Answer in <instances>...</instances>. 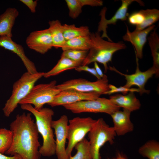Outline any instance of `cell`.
I'll use <instances>...</instances> for the list:
<instances>
[{"instance_id": "f546056e", "label": "cell", "mask_w": 159, "mask_h": 159, "mask_svg": "<svg viewBox=\"0 0 159 159\" xmlns=\"http://www.w3.org/2000/svg\"><path fill=\"white\" fill-rule=\"evenodd\" d=\"M69 9V16L75 19L77 18L82 12L83 7L80 0H66Z\"/></svg>"}, {"instance_id": "9c48e42d", "label": "cell", "mask_w": 159, "mask_h": 159, "mask_svg": "<svg viewBox=\"0 0 159 159\" xmlns=\"http://www.w3.org/2000/svg\"><path fill=\"white\" fill-rule=\"evenodd\" d=\"M109 85L107 77L104 74L101 79L95 82L82 78L73 79L57 85L56 87L60 91L73 90L85 93L95 92L101 95L110 90Z\"/></svg>"}, {"instance_id": "52a82bcc", "label": "cell", "mask_w": 159, "mask_h": 159, "mask_svg": "<svg viewBox=\"0 0 159 159\" xmlns=\"http://www.w3.org/2000/svg\"><path fill=\"white\" fill-rule=\"evenodd\" d=\"M96 120L90 117H76L69 120L66 153L69 157L76 144L82 140L92 129Z\"/></svg>"}, {"instance_id": "e0dca14e", "label": "cell", "mask_w": 159, "mask_h": 159, "mask_svg": "<svg viewBox=\"0 0 159 159\" xmlns=\"http://www.w3.org/2000/svg\"><path fill=\"white\" fill-rule=\"evenodd\" d=\"M131 112L123 109L122 111L119 110L110 115L116 135H123L133 130L134 125L130 119Z\"/></svg>"}, {"instance_id": "30bf717a", "label": "cell", "mask_w": 159, "mask_h": 159, "mask_svg": "<svg viewBox=\"0 0 159 159\" xmlns=\"http://www.w3.org/2000/svg\"><path fill=\"white\" fill-rule=\"evenodd\" d=\"M135 57L136 67L135 72L133 74H127L122 73L117 70L114 67H110V69L125 77L126 80V84L123 86L125 87L129 88L133 85H136L138 87L139 92L140 95L144 93L148 94L150 91L145 89V84L148 80L152 77L154 74H155L157 77H158L159 73L153 66L145 71H141L139 67V59L136 55Z\"/></svg>"}, {"instance_id": "44dd1931", "label": "cell", "mask_w": 159, "mask_h": 159, "mask_svg": "<svg viewBox=\"0 0 159 159\" xmlns=\"http://www.w3.org/2000/svg\"><path fill=\"white\" fill-rule=\"evenodd\" d=\"M91 44L90 34L67 41L61 48L63 51L70 49L88 51L91 47Z\"/></svg>"}, {"instance_id": "ba28073f", "label": "cell", "mask_w": 159, "mask_h": 159, "mask_svg": "<svg viewBox=\"0 0 159 159\" xmlns=\"http://www.w3.org/2000/svg\"><path fill=\"white\" fill-rule=\"evenodd\" d=\"M63 106L74 113H104L110 115L120 110V108L113 103L110 99L100 97L93 100L82 101Z\"/></svg>"}, {"instance_id": "74e56055", "label": "cell", "mask_w": 159, "mask_h": 159, "mask_svg": "<svg viewBox=\"0 0 159 159\" xmlns=\"http://www.w3.org/2000/svg\"><path fill=\"white\" fill-rule=\"evenodd\" d=\"M129 159L127 156L122 153L118 152L116 154V156L111 159Z\"/></svg>"}, {"instance_id": "4fadbf2b", "label": "cell", "mask_w": 159, "mask_h": 159, "mask_svg": "<svg viewBox=\"0 0 159 159\" xmlns=\"http://www.w3.org/2000/svg\"><path fill=\"white\" fill-rule=\"evenodd\" d=\"M26 43L30 49L42 54L47 53L53 47L48 28L32 32L27 37Z\"/></svg>"}, {"instance_id": "e575fe53", "label": "cell", "mask_w": 159, "mask_h": 159, "mask_svg": "<svg viewBox=\"0 0 159 159\" xmlns=\"http://www.w3.org/2000/svg\"><path fill=\"white\" fill-rule=\"evenodd\" d=\"M82 6L85 5H89L92 6H101L103 2L100 0H80Z\"/></svg>"}, {"instance_id": "7a4b0ae2", "label": "cell", "mask_w": 159, "mask_h": 159, "mask_svg": "<svg viewBox=\"0 0 159 159\" xmlns=\"http://www.w3.org/2000/svg\"><path fill=\"white\" fill-rule=\"evenodd\" d=\"M21 108L30 112L35 117L38 132L43 139L42 145L39 149L41 155L48 157L54 155L55 154V141L51 125L54 111L47 107L37 110L28 104L21 105Z\"/></svg>"}, {"instance_id": "d6a6232c", "label": "cell", "mask_w": 159, "mask_h": 159, "mask_svg": "<svg viewBox=\"0 0 159 159\" xmlns=\"http://www.w3.org/2000/svg\"><path fill=\"white\" fill-rule=\"evenodd\" d=\"M74 69L79 72L82 71L88 72L95 76L97 80H100L101 78L97 74L94 68H90L87 65H80L75 67Z\"/></svg>"}, {"instance_id": "603a6c76", "label": "cell", "mask_w": 159, "mask_h": 159, "mask_svg": "<svg viewBox=\"0 0 159 159\" xmlns=\"http://www.w3.org/2000/svg\"><path fill=\"white\" fill-rule=\"evenodd\" d=\"M62 29L66 41L78 37L88 36L90 34L87 26L77 27L74 24H64L62 25Z\"/></svg>"}, {"instance_id": "4316f807", "label": "cell", "mask_w": 159, "mask_h": 159, "mask_svg": "<svg viewBox=\"0 0 159 159\" xmlns=\"http://www.w3.org/2000/svg\"><path fill=\"white\" fill-rule=\"evenodd\" d=\"M74 148L76 154L69 157V159H92L89 140L85 138L77 143Z\"/></svg>"}, {"instance_id": "d6986e66", "label": "cell", "mask_w": 159, "mask_h": 159, "mask_svg": "<svg viewBox=\"0 0 159 159\" xmlns=\"http://www.w3.org/2000/svg\"><path fill=\"white\" fill-rule=\"evenodd\" d=\"M19 12L15 8H9L0 15V37L6 36L12 38V30Z\"/></svg>"}, {"instance_id": "ffe728a7", "label": "cell", "mask_w": 159, "mask_h": 159, "mask_svg": "<svg viewBox=\"0 0 159 159\" xmlns=\"http://www.w3.org/2000/svg\"><path fill=\"white\" fill-rule=\"evenodd\" d=\"M48 23L53 47L56 49L61 48L66 41L63 36L62 25L58 20L49 21Z\"/></svg>"}, {"instance_id": "cb8c5ba5", "label": "cell", "mask_w": 159, "mask_h": 159, "mask_svg": "<svg viewBox=\"0 0 159 159\" xmlns=\"http://www.w3.org/2000/svg\"><path fill=\"white\" fill-rule=\"evenodd\" d=\"M138 152L148 159H159V143L154 140L148 141L139 148Z\"/></svg>"}, {"instance_id": "2e32d148", "label": "cell", "mask_w": 159, "mask_h": 159, "mask_svg": "<svg viewBox=\"0 0 159 159\" xmlns=\"http://www.w3.org/2000/svg\"><path fill=\"white\" fill-rule=\"evenodd\" d=\"M0 47L17 55L22 61L27 72L31 74L38 72L34 63L26 55L23 47L14 42L11 37L6 36H0Z\"/></svg>"}, {"instance_id": "4dcf8cb0", "label": "cell", "mask_w": 159, "mask_h": 159, "mask_svg": "<svg viewBox=\"0 0 159 159\" xmlns=\"http://www.w3.org/2000/svg\"><path fill=\"white\" fill-rule=\"evenodd\" d=\"M129 23L131 24L136 26L141 24L144 20V16L140 10L132 13L127 17Z\"/></svg>"}, {"instance_id": "3957f363", "label": "cell", "mask_w": 159, "mask_h": 159, "mask_svg": "<svg viewBox=\"0 0 159 159\" xmlns=\"http://www.w3.org/2000/svg\"><path fill=\"white\" fill-rule=\"evenodd\" d=\"M91 47L87 56L81 65H87L94 62L102 64L105 72L108 69L107 63L111 61L113 54L118 50L126 48V46L122 42L117 43L106 41L101 37L98 32L90 34Z\"/></svg>"}, {"instance_id": "1f68e13d", "label": "cell", "mask_w": 159, "mask_h": 159, "mask_svg": "<svg viewBox=\"0 0 159 159\" xmlns=\"http://www.w3.org/2000/svg\"><path fill=\"white\" fill-rule=\"evenodd\" d=\"M109 87L110 90L105 92L104 94H108L110 95L112 94L117 92H121L124 95H125L129 92H139L138 88H126L123 86H120V87H117L115 86L109 84Z\"/></svg>"}, {"instance_id": "8992f818", "label": "cell", "mask_w": 159, "mask_h": 159, "mask_svg": "<svg viewBox=\"0 0 159 159\" xmlns=\"http://www.w3.org/2000/svg\"><path fill=\"white\" fill-rule=\"evenodd\" d=\"M56 84L57 81L53 80L48 83L34 85L19 104L33 105L35 109H41L44 105L51 102L60 92L57 88Z\"/></svg>"}, {"instance_id": "d590c367", "label": "cell", "mask_w": 159, "mask_h": 159, "mask_svg": "<svg viewBox=\"0 0 159 159\" xmlns=\"http://www.w3.org/2000/svg\"><path fill=\"white\" fill-rule=\"evenodd\" d=\"M0 159H22L18 154H15L12 156H7L0 153Z\"/></svg>"}, {"instance_id": "5b68a950", "label": "cell", "mask_w": 159, "mask_h": 159, "mask_svg": "<svg viewBox=\"0 0 159 159\" xmlns=\"http://www.w3.org/2000/svg\"><path fill=\"white\" fill-rule=\"evenodd\" d=\"M116 135L113 127H110L102 118L96 120L88 134L92 159H101L100 149L107 142L112 143Z\"/></svg>"}, {"instance_id": "836d02e7", "label": "cell", "mask_w": 159, "mask_h": 159, "mask_svg": "<svg viewBox=\"0 0 159 159\" xmlns=\"http://www.w3.org/2000/svg\"><path fill=\"white\" fill-rule=\"evenodd\" d=\"M19 1L27 6L32 13H34L36 12L37 4V0H20Z\"/></svg>"}, {"instance_id": "9a60e30c", "label": "cell", "mask_w": 159, "mask_h": 159, "mask_svg": "<svg viewBox=\"0 0 159 159\" xmlns=\"http://www.w3.org/2000/svg\"><path fill=\"white\" fill-rule=\"evenodd\" d=\"M126 32L122 37L123 40L130 42L135 49V55L138 59H141L143 56V49L147 41L148 34L155 28L154 25L139 31L130 32L127 25Z\"/></svg>"}, {"instance_id": "484cf974", "label": "cell", "mask_w": 159, "mask_h": 159, "mask_svg": "<svg viewBox=\"0 0 159 159\" xmlns=\"http://www.w3.org/2000/svg\"><path fill=\"white\" fill-rule=\"evenodd\" d=\"M144 16V20L140 24L136 26L135 31L145 29L153 25L159 19V10L156 9L141 10Z\"/></svg>"}, {"instance_id": "5bb4252c", "label": "cell", "mask_w": 159, "mask_h": 159, "mask_svg": "<svg viewBox=\"0 0 159 159\" xmlns=\"http://www.w3.org/2000/svg\"><path fill=\"white\" fill-rule=\"evenodd\" d=\"M100 95L95 92L85 93L73 90L61 91L48 104L52 107L63 106L82 101L96 99Z\"/></svg>"}, {"instance_id": "8d00e7d4", "label": "cell", "mask_w": 159, "mask_h": 159, "mask_svg": "<svg viewBox=\"0 0 159 159\" xmlns=\"http://www.w3.org/2000/svg\"><path fill=\"white\" fill-rule=\"evenodd\" d=\"M94 68L95 69L97 74L101 78H102V77L104 74L101 69L98 65L97 62H94Z\"/></svg>"}, {"instance_id": "83f0119b", "label": "cell", "mask_w": 159, "mask_h": 159, "mask_svg": "<svg viewBox=\"0 0 159 159\" xmlns=\"http://www.w3.org/2000/svg\"><path fill=\"white\" fill-rule=\"evenodd\" d=\"M13 138V134L11 130L0 129V153L4 154L10 148Z\"/></svg>"}, {"instance_id": "7402d4cb", "label": "cell", "mask_w": 159, "mask_h": 159, "mask_svg": "<svg viewBox=\"0 0 159 159\" xmlns=\"http://www.w3.org/2000/svg\"><path fill=\"white\" fill-rule=\"evenodd\" d=\"M81 65L79 64L63 57H61L57 64L49 71L44 72L43 77L48 78L56 75L69 69H74Z\"/></svg>"}, {"instance_id": "f1b7e54d", "label": "cell", "mask_w": 159, "mask_h": 159, "mask_svg": "<svg viewBox=\"0 0 159 159\" xmlns=\"http://www.w3.org/2000/svg\"><path fill=\"white\" fill-rule=\"evenodd\" d=\"M88 51L75 50H67L63 51L61 57L67 58L81 65L86 57Z\"/></svg>"}, {"instance_id": "d4e9b609", "label": "cell", "mask_w": 159, "mask_h": 159, "mask_svg": "<svg viewBox=\"0 0 159 159\" xmlns=\"http://www.w3.org/2000/svg\"><path fill=\"white\" fill-rule=\"evenodd\" d=\"M147 39L153 58V66L159 73V36L156 29L151 32Z\"/></svg>"}, {"instance_id": "277c9868", "label": "cell", "mask_w": 159, "mask_h": 159, "mask_svg": "<svg viewBox=\"0 0 159 159\" xmlns=\"http://www.w3.org/2000/svg\"><path fill=\"white\" fill-rule=\"evenodd\" d=\"M44 73L37 72L31 74L27 72L14 83L11 95L2 109L5 116H10L19 102L28 94L35 83L43 77Z\"/></svg>"}, {"instance_id": "8fae6325", "label": "cell", "mask_w": 159, "mask_h": 159, "mask_svg": "<svg viewBox=\"0 0 159 159\" xmlns=\"http://www.w3.org/2000/svg\"><path fill=\"white\" fill-rule=\"evenodd\" d=\"M135 1L138 2L142 6H144V3L140 0H122V4L120 6L112 17L108 20L105 17L107 8L105 7L102 9L100 14L101 19L99 23L97 32H100L102 31V34L101 36L102 38H106L108 41L112 42L107 34V28L108 27L107 25L110 24L115 25L117 22L119 20H127L128 16L127 13L128 7L130 4Z\"/></svg>"}, {"instance_id": "7c38bea8", "label": "cell", "mask_w": 159, "mask_h": 159, "mask_svg": "<svg viewBox=\"0 0 159 159\" xmlns=\"http://www.w3.org/2000/svg\"><path fill=\"white\" fill-rule=\"evenodd\" d=\"M69 120L66 115H63L56 120H52V127L56 136L55 154L57 159H69L66 153L65 144L67 139Z\"/></svg>"}, {"instance_id": "ac0fdd59", "label": "cell", "mask_w": 159, "mask_h": 159, "mask_svg": "<svg viewBox=\"0 0 159 159\" xmlns=\"http://www.w3.org/2000/svg\"><path fill=\"white\" fill-rule=\"evenodd\" d=\"M109 99L120 108L122 107L131 112L139 109L141 105L139 100L133 92H129L125 95L117 94L110 96Z\"/></svg>"}, {"instance_id": "6da1fadb", "label": "cell", "mask_w": 159, "mask_h": 159, "mask_svg": "<svg viewBox=\"0 0 159 159\" xmlns=\"http://www.w3.org/2000/svg\"><path fill=\"white\" fill-rule=\"evenodd\" d=\"M31 113L18 114L10 125L13 138L6 155H19L22 159H40L39 132Z\"/></svg>"}]
</instances>
